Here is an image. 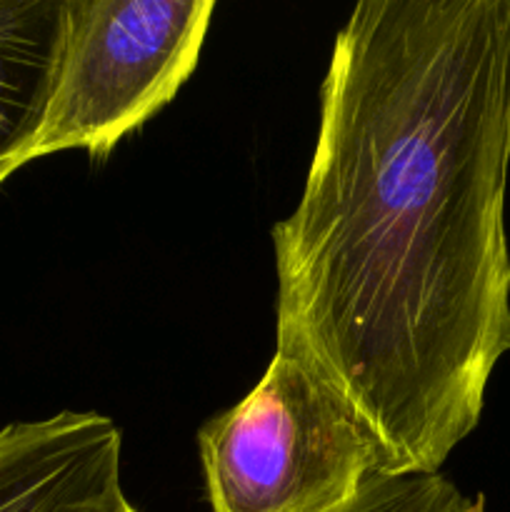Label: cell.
Instances as JSON below:
<instances>
[{"label": "cell", "mask_w": 510, "mask_h": 512, "mask_svg": "<svg viewBox=\"0 0 510 512\" xmlns=\"http://www.w3.org/2000/svg\"><path fill=\"white\" fill-rule=\"evenodd\" d=\"M213 512H333L378 463L343 403L275 350L253 390L198 433Z\"/></svg>", "instance_id": "cell-2"}, {"label": "cell", "mask_w": 510, "mask_h": 512, "mask_svg": "<svg viewBox=\"0 0 510 512\" xmlns=\"http://www.w3.org/2000/svg\"><path fill=\"white\" fill-rule=\"evenodd\" d=\"M63 33L65 0H0V185L33 160Z\"/></svg>", "instance_id": "cell-5"}, {"label": "cell", "mask_w": 510, "mask_h": 512, "mask_svg": "<svg viewBox=\"0 0 510 512\" xmlns=\"http://www.w3.org/2000/svg\"><path fill=\"white\" fill-rule=\"evenodd\" d=\"M510 0H365L335 35L300 203L273 228L275 350L435 475L510 350Z\"/></svg>", "instance_id": "cell-1"}, {"label": "cell", "mask_w": 510, "mask_h": 512, "mask_svg": "<svg viewBox=\"0 0 510 512\" xmlns=\"http://www.w3.org/2000/svg\"><path fill=\"white\" fill-rule=\"evenodd\" d=\"M120 512H138V510H135L133 505H128V508H125V510H120Z\"/></svg>", "instance_id": "cell-7"}, {"label": "cell", "mask_w": 510, "mask_h": 512, "mask_svg": "<svg viewBox=\"0 0 510 512\" xmlns=\"http://www.w3.org/2000/svg\"><path fill=\"white\" fill-rule=\"evenodd\" d=\"M120 430L65 413L0 430V512H120Z\"/></svg>", "instance_id": "cell-4"}, {"label": "cell", "mask_w": 510, "mask_h": 512, "mask_svg": "<svg viewBox=\"0 0 510 512\" xmlns=\"http://www.w3.org/2000/svg\"><path fill=\"white\" fill-rule=\"evenodd\" d=\"M213 0H65L53 95L33 160L108 155L175 98L198 65Z\"/></svg>", "instance_id": "cell-3"}, {"label": "cell", "mask_w": 510, "mask_h": 512, "mask_svg": "<svg viewBox=\"0 0 510 512\" xmlns=\"http://www.w3.org/2000/svg\"><path fill=\"white\" fill-rule=\"evenodd\" d=\"M333 512H485L483 498H465L443 475H373Z\"/></svg>", "instance_id": "cell-6"}]
</instances>
